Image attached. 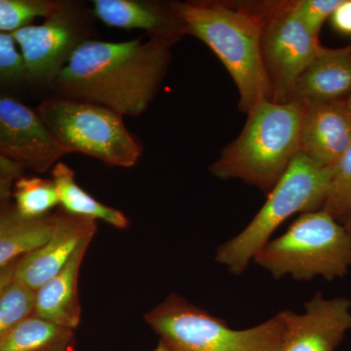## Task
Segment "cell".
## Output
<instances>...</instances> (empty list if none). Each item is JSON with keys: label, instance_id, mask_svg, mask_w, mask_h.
<instances>
[{"label": "cell", "instance_id": "cell-12", "mask_svg": "<svg viewBox=\"0 0 351 351\" xmlns=\"http://www.w3.org/2000/svg\"><path fill=\"white\" fill-rule=\"evenodd\" d=\"M97 228V221L73 216L61 208L50 239L20 258L15 279L38 290L63 269L83 240L96 234Z\"/></svg>", "mask_w": 351, "mask_h": 351}, {"label": "cell", "instance_id": "cell-25", "mask_svg": "<svg viewBox=\"0 0 351 351\" xmlns=\"http://www.w3.org/2000/svg\"><path fill=\"white\" fill-rule=\"evenodd\" d=\"M27 82L24 61L11 34H0V85Z\"/></svg>", "mask_w": 351, "mask_h": 351}, {"label": "cell", "instance_id": "cell-23", "mask_svg": "<svg viewBox=\"0 0 351 351\" xmlns=\"http://www.w3.org/2000/svg\"><path fill=\"white\" fill-rule=\"evenodd\" d=\"M53 0H0V34H11L31 25L36 18H46L59 5Z\"/></svg>", "mask_w": 351, "mask_h": 351}, {"label": "cell", "instance_id": "cell-32", "mask_svg": "<svg viewBox=\"0 0 351 351\" xmlns=\"http://www.w3.org/2000/svg\"><path fill=\"white\" fill-rule=\"evenodd\" d=\"M351 44V43H350Z\"/></svg>", "mask_w": 351, "mask_h": 351}, {"label": "cell", "instance_id": "cell-31", "mask_svg": "<svg viewBox=\"0 0 351 351\" xmlns=\"http://www.w3.org/2000/svg\"><path fill=\"white\" fill-rule=\"evenodd\" d=\"M343 225H345L346 228H348V230H350V232H351V217L346 219V221H345V223H343Z\"/></svg>", "mask_w": 351, "mask_h": 351}, {"label": "cell", "instance_id": "cell-28", "mask_svg": "<svg viewBox=\"0 0 351 351\" xmlns=\"http://www.w3.org/2000/svg\"><path fill=\"white\" fill-rule=\"evenodd\" d=\"M20 258L0 267V293L15 279L16 269H17Z\"/></svg>", "mask_w": 351, "mask_h": 351}, {"label": "cell", "instance_id": "cell-9", "mask_svg": "<svg viewBox=\"0 0 351 351\" xmlns=\"http://www.w3.org/2000/svg\"><path fill=\"white\" fill-rule=\"evenodd\" d=\"M80 11L60 1L43 24L29 25L11 32L17 44L27 82L52 85L84 38Z\"/></svg>", "mask_w": 351, "mask_h": 351}, {"label": "cell", "instance_id": "cell-21", "mask_svg": "<svg viewBox=\"0 0 351 351\" xmlns=\"http://www.w3.org/2000/svg\"><path fill=\"white\" fill-rule=\"evenodd\" d=\"M324 210L341 223L351 217V147L332 166Z\"/></svg>", "mask_w": 351, "mask_h": 351}, {"label": "cell", "instance_id": "cell-29", "mask_svg": "<svg viewBox=\"0 0 351 351\" xmlns=\"http://www.w3.org/2000/svg\"><path fill=\"white\" fill-rule=\"evenodd\" d=\"M152 351H182L181 350H179V348H175V346H173L172 345H170V343H166V341H162V339H160L159 341V343H157V346L156 348H154Z\"/></svg>", "mask_w": 351, "mask_h": 351}, {"label": "cell", "instance_id": "cell-24", "mask_svg": "<svg viewBox=\"0 0 351 351\" xmlns=\"http://www.w3.org/2000/svg\"><path fill=\"white\" fill-rule=\"evenodd\" d=\"M341 2V0H293L290 4L302 24L319 38L323 24L331 17Z\"/></svg>", "mask_w": 351, "mask_h": 351}, {"label": "cell", "instance_id": "cell-2", "mask_svg": "<svg viewBox=\"0 0 351 351\" xmlns=\"http://www.w3.org/2000/svg\"><path fill=\"white\" fill-rule=\"evenodd\" d=\"M186 34L206 44L232 75L239 110L247 113L271 100L262 55L263 17L258 2H173Z\"/></svg>", "mask_w": 351, "mask_h": 351}, {"label": "cell", "instance_id": "cell-7", "mask_svg": "<svg viewBox=\"0 0 351 351\" xmlns=\"http://www.w3.org/2000/svg\"><path fill=\"white\" fill-rule=\"evenodd\" d=\"M36 112L66 154H84L120 168L133 167L142 156L123 117L110 108L55 97L43 101Z\"/></svg>", "mask_w": 351, "mask_h": 351}, {"label": "cell", "instance_id": "cell-18", "mask_svg": "<svg viewBox=\"0 0 351 351\" xmlns=\"http://www.w3.org/2000/svg\"><path fill=\"white\" fill-rule=\"evenodd\" d=\"M62 209L73 216L106 221L108 225L125 230L129 221L119 210L103 204L80 188L69 166L59 161L51 171Z\"/></svg>", "mask_w": 351, "mask_h": 351}, {"label": "cell", "instance_id": "cell-22", "mask_svg": "<svg viewBox=\"0 0 351 351\" xmlns=\"http://www.w3.org/2000/svg\"><path fill=\"white\" fill-rule=\"evenodd\" d=\"M36 291L17 279L0 293V339L34 314Z\"/></svg>", "mask_w": 351, "mask_h": 351}, {"label": "cell", "instance_id": "cell-16", "mask_svg": "<svg viewBox=\"0 0 351 351\" xmlns=\"http://www.w3.org/2000/svg\"><path fill=\"white\" fill-rule=\"evenodd\" d=\"M94 237L83 240L63 269L36 291L34 315L73 331L78 327L82 319L78 277Z\"/></svg>", "mask_w": 351, "mask_h": 351}, {"label": "cell", "instance_id": "cell-4", "mask_svg": "<svg viewBox=\"0 0 351 351\" xmlns=\"http://www.w3.org/2000/svg\"><path fill=\"white\" fill-rule=\"evenodd\" d=\"M254 262L276 279L343 278L351 269V232L324 210L300 214L282 235L258 251Z\"/></svg>", "mask_w": 351, "mask_h": 351}, {"label": "cell", "instance_id": "cell-1", "mask_svg": "<svg viewBox=\"0 0 351 351\" xmlns=\"http://www.w3.org/2000/svg\"><path fill=\"white\" fill-rule=\"evenodd\" d=\"M173 44L149 38L85 40L52 83L60 97L103 106L122 117H138L154 100Z\"/></svg>", "mask_w": 351, "mask_h": 351}, {"label": "cell", "instance_id": "cell-14", "mask_svg": "<svg viewBox=\"0 0 351 351\" xmlns=\"http://www.w3.org/2000/svg\"><path fill=\"white\" fill-rule=\"evenodd\" d=\"M94 15L104 24L117 29H143L149 38L174 44L186 36L184 23L173 3L143 0H94Z\"/></svg>", "mask_w": 351, "mask_h": 351}, {"label": "cell", "instance_id": "cell-15", "mask_svg": "<svg viewBox=\"0 0 351 351\" xmlns=\"http://www.w3.org/2000/svg\"><path fill=\"white\" fill-rule=\"evenodd\" d=\"M351 93V44L324 50L295 82L290 101L309 104L345 100Z\"/></svg>", "mask_w": 351, "mask_h": 351}, {"label": "cell", "instance_id": "cell-30", "mask_svg": "<svg viewBox=\"0 0 351 351\" xmlns=\"http://www.w3.org/2000/svg\"><path fill=\"white\" fill-rule=\"evenodd\" d=\"M345 104L346 110H348V117H350L351 120V93L345 99Z\"/></svg>", "mask_w": 351, "mask_h": 351}, {"label": "cell", "instance_id": "cell-8", "mask_svg": "<svg viewBox=\"0 0 351 351\" xmlns=\"http://www.w3.org/2000/svg\"><path fill=\"white\" fill-rule=\"evenodd\" d=\"M263 17L262 55L274 103L290 101L295 82L324 50L302 24L290 1L258 2Z\"/></svg>", "mask_w": 351, "mask_h": 351}, {"label": "cell", "instance_id": "cell-20", "mask_svg": "<svg viewBox=\"0 0 351 351\" xmlns=\"http://www.w3.org/2000/svg\"><path fill=\"white\" fill-rule=\"evenodd\" d=\"M12 197L17 211L27 219L47 216L60 204L54 182L40 177L21 176L14 182Z\"/></svg>", "mask_w": 351, "mask_h": 351}, {"label": "cell", "instance_id": "cell-19", "mask_svg": "<svg viewBox=\"0 0 351 351\" xmlns=\"http://www.w3.org/2000/svg\"><path fill=\"white\" fill-rule=\"evenodd\" d=\"M75 331L32 314L0 339V351H75Z\"/></svg>", "mask_w": 351, "mask_h": 351}, {"label": "cell", "instance_id": "cell-11", "mask_svg": "<svg viewBox=\"0 0 351 351\" xmlns=\"http://www.w3.org/2000/svg\"><path fill=\"white\" fill-rule=\"evenodd\" d=\"M285 317L281 351H335L351 331V299H328L317 292L302 313L283 311Z\"/></svg>", "mask_w": 351, "mask_h": 351}, {"label": "cell", "instance_id": "cell-26", "mask_svg": "<svg viewBox=\"0 0 351 351\" xmlns=\"http://www.w3.org/2000/svg\"><path fill=\"white\" fill-rule=\"evenodd\" d=\"M330 20L335 31L351 38V0H341Z\"/></svg>", "mask_w": 351, "mask_h": 351}, {"label": "cell", "instance_id": "cell-13", "mask_svg": "<svg viewBox=\"0 0 351 351\" xmlns=\"http://www.w3.org/2000/svg\"><path fill=\"white\" fill-rule=\"evenodd\" d=\"M351 147V120L345 100L309 104L302 117L300 152L322 168L331 167Z\"/></svg>", "mask_w": 351, "mask_h": 351}, {"label": "cell", "instance_id": "cell-6", "mask_svg": "<svg viewBox=\"0 0 351 351\" xmlns=\"http://www.w3.org/2000/svg\"><path fill=\"white\" fill-rule=\"evenodd\" d=\"M145 319L160 339L182 351H281L285 334L283 311L257 326L234 330L175 293Z\"/></svg>", "mask_w": 351, "mask_h": 351}, {"label": "cell", "instance_id": "cell-27", "mask_svg": "<svg viewBox=\"0 0 351 351\" xmlns=\"http://www.w3.org/2000/svg\"><path fill=\"white\" fill-rule=\"evenodd\" d=\"M21 177L20 173L0 171V207L8 204L12 197L14 182Z\"/></svg>", "mask_w": 351, "mask_h": 351}, {"label": "cell", "instance_id": "cell-17", "mask_svg": "<svg viewBox=\"0 0 351 351\" xmlns=\"http://www.w3.org/2000/svg\"><path fill=\"white\" fill-rule=\"evenodd\" d=\"M58 218L59 210L43 218L27 219L10 203L0 207V267L45 243L56 228Z\"/></svg>", "mask_w": 351, "mask_h": 351}, {"label": "cell", "instance_id": "cell-5", "mask_svg": "<svg viewBox=\"0 0 351 351\" xmlns=\"http://www.w3.org/2000/svg\"><path fill=\"white\" fill-rule=\"evenodd\" d=\"M331 175L332 166L319 167L301 152L295 154L248 226L218 247L217 263L234 276L243 274L284 221L297 213L322 210Z\"/></svg>", "mask_w": 351, "mask_h": 351}, {"label": "cell", "instance_id": "cell-3", "mask_svg": "<svg viewBox=\"0 0 351 351\" xmlns=\"http://www.w3.org/2000/svg\"><path fill=\"white\" fill-rule=\"evenodd\" d=\"M306 105L263 100L248 113L239 137L210 167L221 180H240L269 193L300 152Z\"/></svg>", "mask_w": 351, "mask_h": 351}, {"label": "cell", "instance_id": "cell-10", "mask_svg": "<svg viewBox=\"0 0 351 351\" xmlns=\"http://www.w3.org/2000/svg\"><path fill=\"white\" fill-rule=\"evenodd\" d=\"M66 154L36 110L0 95V171L43 174Z\"/></svg>", "mask_w": 351, "mask_h": 351}]
</instances>
